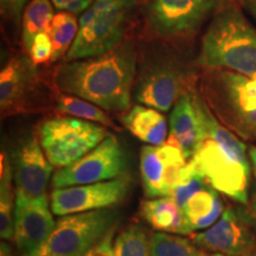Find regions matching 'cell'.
<instances>
[{"label":"cell","instance_id":"obj_1","mask_svg":"<svg viewBox=\"0 0 256 256\" xmlns=\"http://www.w3.org/2000/svg\"><path fill=\"white\" fill-rule=\"evenodd\" d=\"M136 75V52L124 40L108 52L72 60L54 72L57 90L87 100L106 112L126 113Z\"/></svg>","mask_w":256,"mask_h":256},{"label":"cell","instance_id":"obj_2","mask_svg":"<svg viewBox=\"0 0 256 256\" xmlns=\"http://www.w3.org/2000/svg\"><path fill=\"white\" fill-rule=\"evenodd\" d=\"M206 130L208 136L190 160L211 188L247 206L250 168L244 144L220 126L209 110Z\"/></svg>","mask_w":256,"mask_h":256},{"label":"cell","instance_id":"obj_3","mask_svg":"<svg viewBox=\"0 0 256 256\" xmlns=\"http://www.w3.org/2000/svg\"><path fill=\"white\" fill-rule=\"evenodd\" d=\"M200 63L256 78V30L236 8L220 11L202 40Z\"/></svg>","mask_w":256,"mask_h":256},{"label":"cell","instance_id":"obj_4","mask_svg":"<svg viewBox=\"0 0 256 256\" xmlns=\"http://www.w3.org/2000/svg\"><path fill=\"white\" fill-rule=\"evenodd\" d=\"M139 0H94L78 19L76 40L66 62L108 52L124 40Z\"/></svg>","mask_w":256,"mask_h":256},{"label":"cell","instance_id":"obj_5","mask_svg":"<svg viewBox=\"0 0 256 256\" xmlns=\"http://www.w3.org/2000/svg\"><path fill=\"white\" fill-rule=\"evenodd\" d=\"M116 211L107 209L60 216L32 256H84L114 230Z\"/></svg>","mask_w":256,"mask_h":256},{"label":"cell","instance_id":"obj_6","mask_svg":"<svg viewBox=\"0 0 256 256\" xmlns=\"http://www.w3.org/2000/svg\"><path fill=\"white\" fill-rule=\"evenodd\" d=\"M108 136L102 124L74 116L46 120L38 130V139L48 160L60 168L82 158Z\"/></svg>","mask_w":256,"mask_h":256},{"label":"cell","instance_id":"obj_7","mask_svg":"<svg viewBox=\"0 0 256 256\" xmlns=\"http://www.w3.org/2000/svg\"><path fill=\"white\" fill-rule=\"evenodd\" d=\"M220 0H146L145 18L153 34L184 38L194 32Z\"/></svg>","mask_w":256,"mask_h":256},{"label":"cell","instance_id":"obj_8","mask_svg":"<svg viewBox=\"0 0 256 256\" xmlns=\"http://www.w3.org/2000/svg\"><path fill=\"white\" fill-rule=\"evenodd\" d=\"M126 158L119 142L110 134L94 150L52 177L54 188L107 182L124 176Z\"/></svg>","mask_w":256,"mask_h":256},{"label":"cell","instance_id":"obj_9","mask_svg":"<svg viewBox=\"0 0 256 256\" xmlns=\"http://www.w3.org/2000/svg\"><path fill=\"white\" fill-rule=\"evenodd\" d=\"M130 179L127 174L100 183L55 188L51 194V210L66 216L116 206L126 196Z\"/></svg>","mask_w":256,"mask_h":256},{"label":"cell","instance_id":"obj_10","mask_svg":"<svg viewBox=\"0 0 256 256\" xmlns=\"http://www.w3.org/2000/svg\"><path fill=\"white\" fill-rule=\"evenodd\" d=\"M186 164L182 150L168 140L159 146H144L140 152V174L146 196H171Z\"/></svg>","mask_w":256,"mask_h":256},{"label":"cell","instance_id":"obj_11","mask_svg":"<svg viewBox=\"0 0 256 256\" xmlns=\"http://www.w3.org/2000/svg\"><path fill=\"white\" fill-rule=\"evenodd\" d=\"M186 72L171 62L145 66L136 86V100L146 107L168 112L185 94Z\"/></svg>","mask_w":256,"mask_h":256},{"label":"cell","instance_id":"obj_12","mask_svg":"<svg viewBox=\"0 0 256 256\" xmlns=\"http://www.w3.org/2000/svg\"><path fill=\"white\" fill-rule=\"evenodd\" d=\"M250 226L246 211L226 210L214 226L194 235V243L224 256H247L255 242Z\"/></svg>","mask_w":256,"mask_h":256},{"label":"cell","instance_id":"obj_13","mask_svg":"<svg viewBox=\"0 0 256 256\" xmlns=\"http://www.w3.org/2000/svg\"><path fill=\"white\" fill-rule=\"evenodd\" d=\"M34 64L28 55L11 56L0 72V108L2 116L23 114L32 110L38 84Z\"/></svg>","mask_w":256,"mask_h":256},{"label":"cell","instance_id":"obj_14","mask_svg":"<svg viewBox=\"0 0 256 256\" xmlns=\"http://www.w3.org/2000/svg\"><path fill=\"white\" fill-rule=\"evenodd\" d=\"M48 198L30 200L16 194L14 242L20 256H32L55 226Z\"/></svg>","mask_w":256,"mask_h":256},{"label":"cell","instance_id":"obj_15","mask_svg":"<svg viewBox=\"0 0 256 256\" xmlns=\"http://www.w3.org/2000/svg\"><path fill=\"white\" fill-rule=\"evenodd\" d=\"M12 168L16 194L30 200L46 197V190L52 174V165L36 136H28L18 146L14 153Z\"/></svg>","mask_w":256,"mask_h":256},{"label":"cell","instance_id":"obj_16","mask_svg":"<svg viewBox=\"0 0 256 256\" xmlns=\"http://www.w3.org/2000/svg\"><path fill=\"white\" fill-rule=\"evenodd\" d=\"M208 110L206 106L197 96L185 92L170 115L168 142L176 144L188 162L192 159L208 136Z\"/></svg>","mask_w":256,"mask_h":256},{"label":"cell","instance_id":"obj_17","mask_svg":"<svg viewBox=\"0 0 256 256\" xmlns=\"http://www.w3.org/2000/svg\"><path fill=\"white\" fill-rule=\"evenodd\" d=\"M220 82L240 122L256 130V78L224 72H220Z\"/></svg>","mask_w":256,"mask_h":256},{"label":"cell","instance_id":"obj_18","mask_svg":"<svg viewBox=\"0 0 256 256\" xmlns=\"http://www.w3.org/2000/svg\"><path fill=\"white\" fill-rule=\"evenodd\" d=\"M124 127L147 145L159 146L168 140L165 116L154 108L136 104L121 118Z\"/></svg>","mask_w":256,"mask_h":256},{"label":"cell","instance_id":"obj_19","mask_svg":"<svg viewBox=\"0 0 256 256\" xmlns=\"http://www.w3.org/2000/svg\"><path fill=\"white\" fill-rule=\"evenodd\" d=\"M140 215L152 228L162 232L177 235H188L192 232L183 210L171 197H159L156 200L142 202Z\"/></svg>","mask_w":256,"mask_h":256},{"label":"cell","instance_id":"obj_20","mask_svg":"<svg viewBox=\"0 0 256 256\" xmlns=\"http://www.w3.org/2000/svg\"><path fill=\"white\" fill-rule=\"evenodd\" d=\"M191 232L206 230L214 226L223 215V203L214 188L197 191L183 208Z\"/></svg>","mask_w":256,"mask_h":256},{"label":"cell","instance_id":"obj_21","mask_svg":"<svg viewBox=\"0 0 256 256\" xmlns=\"http://www.w3.org/2000/svg\"><path fill=\"white\" fill-rule=\"evenodd\" d=\"M14 168L5 153L0 162V235L2 240L14 238L16 191H14Z\"/></svg>","mask_w":256,"mask_h":256},{"label":"cell","instance_id":"obj_22","mask_svg":"<svg viewBox=\"0 0 256 256\" xmlns=\"http://www.w3.org/2000/svg\"><path fill=\"white\" fill-rule=\"evenodd\" d=\"M54 16L51 0H31L28 2L22 18V43L26 52L38 34L48 32Z\"/></svg>","mask_w":256,"mask_h":256},{"label":"cell","instance_id":"obj_23","mask_svg":"<svg viewBox=\"0 0 256 256\" xmlns=\"http://www.w3.org/2000/svg\"><path fill=\"white\" fill-rule=\"evenodd\" d=\"M55 104L60 113L68 114L70 116L100 124L119 130V128L110 119V115L106 113L104 110L87 100H83V98H78L75 95L66 94V92L58 90L55 98Z\"/></svg>","mask_w":256,"mask_h":256},{"label":"cell","instance_id":"obj_24","mask_svg":"<svg viewBox=\"0 0 256 256\" xmlns=\"http://www.w3.org/2000/svg\"><path fill=\"white\" fill-rule=\"evenodd\" d=\"M78 32V22L72 12L60 11L54 16L48 34L51 38L54 54L51 62H57L66 56L76 40Z\"/></svg>","mask_w":256,"mask_h":256},{"label":"cell","instance_id":"obj_25","mask_svg":"<svg viewBox=\"0 0 256 256\" xmlns=\"http://www.w3.org/2000/svg\"><path fill=\"white\" fill-rule=\"evenodd\" d=\"M151 256H209L194 243L177 234L156 232L151 238Z\"/></svg>","mask_w":256,"mask_h":256},{"label":"cell","instance_id":"obj_26","mask_svg":"<svg viewBox=\"0 0 256 256\" xmlns=\"http://www.w3.org/2000/svg\"><path fill=\"white\" fill-rule=\"evenodd\" d=\"M114 256H151V240L142 226H127L119 234L114 244Z\"/></svg>","mask_w":256,"mask_h":256},{"label":"cell","instance_id":"obj_27","mask_svg":"<svg viewBox=\"0 0 256 256\" xmlns=\"http://www.w3.org/2000/svg\"><path fill=\"white\" fill-rule=\"evenodd\" d=\"M52 54L54 46L49 34H48V32H42V34H40L36 38H34L28 55L34 66H40V64L51 62V60H52Z\"/></svg>","mask_w":256,"mask_h":256},{"label":"cell","instance_id":"obj_28","mask_svg":"<svg viewBox=\"0 0 256 256\" xmlns=\"http://www.w3.org/2000/svg\"><path fill=\"white\" fill-rule=\"evenodd\" d=\"M28 0H0L2 16L8 20L17 25L23 18L24 10L26 8Z\"/></svg>","mask_w":256,"mask_h":256},{"label":"cell","instance_id":"obj_29","mask_svg":"<svg viewBox=\"0 0 256 256\" xmlns=\"http://www.w3.org/2000/svg\"><path fill=\"white\" fill-rule=\"evenodd\" d=\"M94 0H51L54 6L58 11L72 12L74 14H80L87 10Z\"/></svg>","mask_w":256,"mask_h":256},{"label":"cell","instance_id":"obj_30","mask_svg":"<svg viewBox=\"0 0 256 256\" xmlns=\"http://www.w3.org/2000/svg\"><path fill=\"white\" fill-rule=\"evenodd\" d=\"M113 232L108 234L107 238H106L100 244L96 246L94 249H92V250L84 256H114V249H113V244H112V236H113Z\"/></svg>","mask_w":256,"mask_h":256},{"label":"cell","instance_id":"obj_31","mask_svg":"<svg viewBox=\"0 0 256 256\" xmlns=\"http://www.w3.org/2000/svg\"><path fill=\"white\" fill-rule=\"evenodd\" d=\"M248 204L249 208L248 210L246 211V215H247V218L249 220V223H250V226L256 230V188L254 194H252L250 203Z\"/></svg>","mask_w":256,"mask_h":256},{"label":"cell","instance_id":"obj_32","mask_svg":"<svg viewBox=\"0 0 256 256\" xmlns=\"http://www.w3.org/2000/svg\"><path fill=\"white\" fill-rule=\"evenodd\" d=\"M249 156H250L252 164V171H254V174L256 177V147H252L249 150Z\"/></svg>","mask_w":256,"mask_h":256},{"label":"cell","instance_id":"obj_33","mask_svg":"<svg viewBox=\"0 0 256 256\" xmlns=\"http://www.w3.org/2000/svg\"><path fill=\"white\" fill-rule=\"evenodd\" d=\"M0 256H14V255H12L11 249L8 248V244H4V243H2V252H0Z\"/></svg>","mask_w":256,"mask_h":256},{"label":"cell","instance_id":"obj_34","mask_svg":"<svg viewBox=\"0 0 256 256\" xmlns=\"http://www.w3.org/2000/svg\"><path fill=\"white\" fill-rule=\"evenodd\" d=\"M248 6L252 12V14L256 17V0H248Z\"/></svg>","mask_w":256,"mask_h":256},{"label":"cell","instance_id":"obj_35","mask_svg":"<svg viewBox=\"0 0 256 256\" xmlns=\"http://www.w3.org/2000/svg\"><path fill=\"white\" fill-rule=\"evenodd\" d=\"M247 256H256V252H250Z\"/></svg>","mask_w":256,"mask_h":256},{"label":"cell","instance_id":"obj_36","mask_svg":"<svg viewBox=\"0 0 256 256\" xmlns=\"http://www.w3.org/2000/svg\"><path fill=\"white\" fill-rule=\"evenodd\" d=\"M214 256H224V255H220V254H215Z\"/></svg>","mask_w":256,"mask_h":256}]
</instances>
